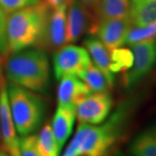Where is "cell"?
<instances>
[{
  "instance_id": "1",
  "label": "cell",
  "mask_w": 156,
  "mask_h": 156,
  "mask_svg": "<svg viewBox=\"0 0 156 156\" xmlns=\"http://www.w3.org/2000/svg\"><path fill=\"white\" fill-rule=\"evenodd\" d=\"M11 55L5 64L10 83L36 93H45L50 84V63L44 50L31 47Z\"/></svg>"
},
{
  "instance_id": "2",
  "label": "cell",
  "mask_w": 156,
  "mask_h": 156,
  "mask_svg": "<svg viewBox=\"0 0 156 156\" xmlns=\"http://www.w3.org/2000/svg\"><path fill=\"white\" fill-rule=\"evenodd\" d=\"M50 10L44 1L8 15L7 40L9 55L39 46L44 35Z\"/></svg>"
},
{
  "instance_id": "3",
  "label": "cell",
  "mask_w": 156,
  "mask_h": 156,
  "mask_svg": "<svg viewBox=\"0 0 156 156\" xmlns=\"http://www.w3.org/2000/svg\"><path fill=\"white\" fill-rule=\"evenodd\" d=\"M122 121V112H117L101 126L80 123L63 156H74L77 154L103 156L115 142Z\"/></svg>"
},
{
  "instance_id": "4",
  "label": "cell",
  "mask_w": 156,
  "mask_h": 156,
  "mask_svg": "<svg viewBox=\"0 0 156 156\" xmlns=\"http://www.w3.org/2000/svg\"><path fill=\"white\" fill-rule=\"evenodd\" d=\"M8 100L17 134L22 137L34 134L42 125L45 115L44 100L36 92L7 84Z\"/></svg>"
},
{
  "instance_id": "5",
  "label": "cell",
  "mask_w": 156,
  "mask_h": 156,
  "mask_svg": "<svg viewBox=\"0 0 156 156\" xmlns=\"http://www.w3.org/2000/svg\"><path fill=\"white\" fill-rule=\"evenodd\" d=\"M132 46L133 65L123 76V86L129 89L140 83L156 65V38L137 43Z\"/></svg>"
},
{
  "instance_id": "6",
  "label": "cell",
  "mask_w": 156,
  "mask_h": 156,
  "mask_svg": "<svg viewBox=\"0 0 156 156\" xmlns=\"http://www.w3.org/2000/svg\"><path fill=\"white\" fill-rule=\"evenodd\" d=\"M91 62L87 50L75 44H66L57 50L53 56V71L56 80L67 76H76Z\"/></svg>"
},
{
  "instance_id": "7",
  "label": "cell",
  "mask_w": 156,
  "mask_h": 156,
  "mask_svg": "<svg viewBox=\"0 0 156 156\" xmlns=\"http://www.w3.org/2000/svg\"><path fill=\"white\" fill-rule=\"evenodd\" d=\"M113 107L109 92L90 93L76 106V114L80 123L98 125L108 116Z\"/></svg>"
},
{
  "instance_id": "8",
  "label": "cell",
  "mask_w": 156,
  "mask_h": 156,
  "mask_svg": "<svg viewBox=\"0 0 156 156\" xmlns=\"http://www.w3.org/2000/svg\"><path fill=\"white\" fill-rule=\"evenodd\" d=\"M95 17L92 11L79 0H73L66 12V44H72L86 31L94 33Z\"/></svg>"
},
{
  "instance_id": "9",
  "label": "cell",
  "mask_w": 156,
  "mask_h": 156,
  "mask_svg": "<svg viewBox=\"0 0 156 156\" xmlns=\"http://www.w3.org/2000/svg\"><path fill=\"white\" fill-rule=\"evenodd\" d=\"M0 136L3 140L8 156H20L19 142L17 129L12 119L5 80L0 83Z\"/></svg>"
},
{
  "instance_id": "10",
  "label": "cell",
  "mask_w": 156,
  "mask_h": 156,
  "mask_svg": "<svg viewBox=\"0 0 156 156\" xmlns=\"http://www.w3.org/2000/svg\"><path fill=\"white\" fill-rule=\"evenodd\" d=\"M133 27L129 17L108 19L100 22L95 29L94 36L105 45L109 52L125 44L128 32Z\"/></svg>"
},
{
  "instance_id": "11",
  "label": "cell",
  "mask_w": 156,
  "mask_h": 156,
  "mask_svg": "<svg viewBox=\"0 0 156 156\" xmlns=\"http://www.w3.org/2000/svg\"><path fill=\"white\" fill-rule=\"evenodd\" d=\"M67 7V5L60 6L50 13L44 35L39 44V47L42 49L45 48L51 50H57L66 45Z\"/></svg>"
},
{
  "instance_id": "12",
  "label": "cell",
  "mask_w": 156,
  "mask_h": 156,
  "mask_svg": "<svg viewBox=\"0 0 156 156\" xmlns=\"http://www.w3.org/2000/svg\"><path fill=\"white\" fill-rule=\"evenodd\" d=\"M57 89L58 107L76 108L77 103L91 93L89 87L76 76L61 78Z\"/></svg>"
},
{
  "instance_id": "13",
  "label": "cell",
  "mask_w": 156,
  "mask_h": 156,
  "mask_svg": "<svg viewBox=\"0 0 156 156\" xmlns=\"http://www.w3.org/2000/svg\"><path fill=\"white\" fill-rule=\"evenodd\" d=\"M76 117V108L73 107H58L53 116L50 125L60 151L71 134Z\"/></svg>"
},
{
  "instance_id": "14",
  "label": "cell",
  "mask_w": 156,
  "mask_h": 156,
  "mask_svg": "<svg viewBox=\"0 0 156 156\" xmlns=\"http://www.w3.org/2000/svg\"><path fill=\"white\" fill-rule=\"evenodd\" d=\"M84 48L87 50L93 63L105 75L109 86L114 84V74L110 71V52L101 43L100 39L94 35L84 39Z\"/></svg>"
},
{
  "instance_id": "15",
  "label": "cell",
  "mask_w": 156,
  "mask_h": 156,
  "mask_svg": "<svg viewBox=\"0 0 156 156\" xmlns=\"http://www.w3.org/2000/svg\"><path fill=\"white\" fill-rule=\"evenodd\" d=\"M130 0H100L94 11L95 34L97 24L101 21L128 17Z\"/></svg>"
},
{
  "instance_id": "16",
  "label": "cell",
  "mask_w": 156,
  "mask_h": 156,
  "mask_svg": "<svg viewBox=\"0 0 156 156\" xmlns=\"http://www.w3.org/2000/svg\"><path fill=\"white\" fill-rule=\"evenodd\" d=\"M128 17L134 27L156 22V0H130Z\"/></svg>"
},
{
  "instance_id": "17",
  "label": "cell",
  "mask_w": 156,
  "mask_h": 156,
  "mask_svg": "<svg viewBox=\"0 0 156 156\" xmlns=\"http://www.w3.org/2000/svg\"><path fill=\"white\" fill-rule=\"evenodd\" d=\"M78 77L89 87L91 93L108 92V89H111L105 75L93 62H90L89 66L79 74Z\"/></svg>"
},
{
  "instance_id": "18",
  "label": "cell",
  "mask_w": 156,
  "mask_h": 156,
  "mask_svg": "<svg viewBox=\"0 0 156 156\" xmlns=\"http://www.w3.org/2000/svg\"><path fill=\"white\" fill-rule=\"evenodd\" d=\"M129 152L134 156H156V137L149 131L140 134L130 143Z\"/></svg>"
},
{
  "instance_id": "19",
  "label": "cell",
  "mask_w": 156,
  "mask_h": 156,
  "mask_svg": "<svg viewBox=\"0 0 156 156\" xmlns=\"http://www.w3.org/2000/svg\"><path fill=\"white\" fill-rule=\"evenodd\" d=\"M37 144L41 156H58L60 150L50 123H46L37 135Z\"/></svg>"
},
{
  "instance_id": "20",
  "label": "cell",
  "mask_w": 156,
  "mask_h": 156,
  "mask_svg": "<svg viewBox=\"0 0 156 156\" xmlns=\"http://www.w3.org/2000/svg\"><path fill=\"white\" fill-rule=\"evenodd\" d=\"M134 55L131 50L117 48L110 52V71L113 74L127 71L133 65Z\"/></svg>"
},
{
  "instance_id": "21",
  "label": "cell",
  "mask_w": 156,
  "mask_h": 156,
  "mask_svg": "<svg viewBox=\"0 0 156 156\" xmlns=\"http://www.w3.org/2000/svg\"><path fill=\"white\" fill-rule=\"evenodd\" d=\"M156 38V22L141 27H132L128 32L125 44L134 45L137 43Z\"/></svg>"
},
{
  "instance_id": "22",
  "label": "cell",
  "mask_w": 156,
  "mask_h": 156,
  "mask_svg": "<svg viewBox=\"0 0 156 156\" xmlns=\"http://www.w3.org/2000/svg\"><path fill=\"white\" fill-rule=\"evenodd\" d=\"M19 150L20 156H41L37 144V135L32 134L20 139Z\"/></svg>"
},
{
  "instance_id": "23",
  "label": "cell",
  "mask_w": 156,
  "mask_h": 156,
  "mask_svg": "<svg viewBox=\"0 0 156 156\" xmlns=\"http://www.w3.org/2000/svg\"><path fill=\"white\" fill-rule=\"evenodd\" d=\"M40 0H0V7L7 15L37 4Z\"/></svg>"
},
{
  "instance_id": "24",
  "label": "cell",
  "mask_w": 156,
  "mask_h": 156,
  "mask_svg": "<svg viewBox=\"0 0 156 156\" xmlns=\"http://www.w3.org/2000/svg\"><path fill=\"white\" fill-rule=\"evenodd\" d=\"M7 20L8 15L0 7V55L3 57L9 56L7 40Z\"/></svg>"
},
{
  "instance_id": "25",
  "label": "cell",
  "mask_w": 156,
  "mask_h": 156,
  "mask_svg": "<svg viewBox=\"0 0 156 156\" xmlns=\"http://www.w3.org/2000/svg\"><path fill=\"white\" fill-rule=\"evenodd\" d=\"M43 1L50 11H53L59 8L60 6H68L73 0H43Z\"/></svg>"
},
{
  "instance_id": "26",
  "label": "cell",
  "mask_w": 156,
  "mask_h": 156,
  "mask_svg": "<svg viewBox=\"0 0 156 156\" xmlns=\"http://www.w3.org/2000/svg\"><path fill=\"white\" fill-rule=\"evenodd\" d=\"M91 11H95L100 0H79Z\"/></svg>"
},
{
  "instance_id": "27",
  "label": "cell",
  "mask_w": 156,
  "mask_h": 156,
  "mask_svg": "<svg viewBox=\"0 0 156 156\" xmlns=\"http://www.w3.org/2000/svg\"><path fill=\"white\" fill-rule=\"evenodd\" d=\"M149 132H150L152 134H154V135L156 137V125H154L153 128H151L150 130H149Z\"/></svg>"
},
{
  "instance_id": "28",
  "label": "cell",
  "mask_w": 156,
  "mask_h": 156,
  "mask_svg": "<svg viewBox=\"0 0 156 156\" xmlns=\"http://www.w3.org/2000/svg\"><path fill=\"white\" fill-rule=\"evenodd\" d=\"M74 156H92V155H89V154H76V155Z\"/></svg>"
},
{
  "instance_id": "29",
  "label": "cell",
  "mask_w": 156,
  "mask_h": 156,
  "mask_svg": "<svg viewBox=\"0 0 156 156\" xmlns=\"http://www.w3.org/2000/svg\"><path fill=\"white\" fill-rule=\"evenodd\" d=\"M0 156H8V154H6L5 152H3V151H0Z\"/></svg>"
},
{
  "instance_id": "30",
  "label": "cell",
  "mask_w": 156,
  "mask_h": 156,
  "mask_svg": "<svg viewBox=\"0 0 156 156\" xmlns=\"http://www.w3.org/2000/svg\"><path fill=\"white\" fill-rule=\"evenodd\" d=\"M2 61H3V56L0 55V64L2 63Z\"/></svg>"
},
{
  "instance_id": "31",
  "label": "cell",
  "mask_w": 156,
  "mask_h": 156,
  "mask_svg": "<svg viewBox=\"0 0 156 156\" xmlns=\"http://www.w3.org/2000/svg\"><path fill=\"white\" fill-rule=\"evenodd\" d=\"M117 156H125V155H117Z\"/></svg>"
},
{
  "instance_id": "32",
  "label": "cell",
  "mask_w": 156,
  "mask_h": 156,
  "mask_svg": "<svg viewBox=\"0 0 156 156\" xmlns=\"http://www.w3.org/2000/svg\"><path fill=\"white\" fill-rule=\"evenodd\" d=\"M0 73H1V69H0Z\"/></svg>"
}]
</instances>
